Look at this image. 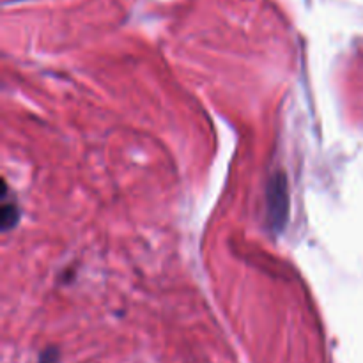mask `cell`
<instances>
[{
	"mask_svg": "<svg viewBox=\"0 0 363 363\" xmlns=\"http://www.w3.org/2000/svg\"><path fill=\"white\" fill-rule=\"evenodd\" d=\"M39 363H59V351H57L55 347H48V350L41 354Z\"/></svg>",
	"mask_w": 363,
	"mask_h": 363,
	"instance_id": "cell-3",
	"label": "cell"
},
{
	"mask_svg": "<svg viewBox=\"0 0 363 363\" xmlns=\"http://www.w3.org/2000/svg\"><path fill=\"white\" fill-rule=\"evenodd\" d=\"M269 202V216H272L273 225H282L286 222L287 211H289V194H287L286 177L279 176L269 183L268 191Z\"/></svg>",
	"mask_w": 363,
	"mask_h": 363,
	"instance_id": "cell-1",
	"label": "cell"
},
{
	"mask_svg": "<svg viewBox=\"0 0 363 363\" xmlns=\"http://www.w3.org/2000/svg\"><path fill=\"white\" fill-rule=\"evenodd\" d=\"M16 213H18L16 206H14V204H4L2 218H0V220H2L4 230H7L9 227L16 225Z\"/></svg>",
	"mask_w": 363,
	"mask_h": 363,
	"instance_id": "cell-2",
	"label": "cell"
}]
</instances>
